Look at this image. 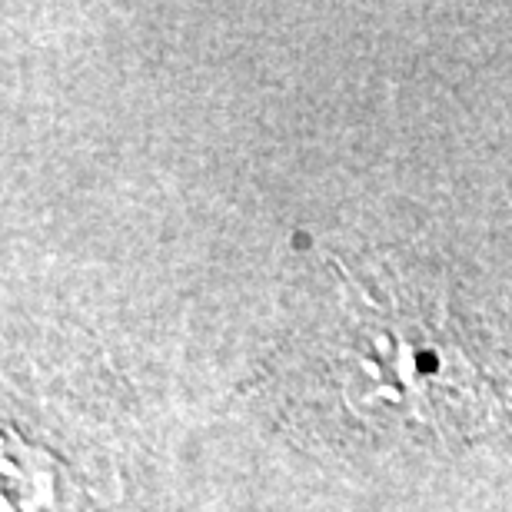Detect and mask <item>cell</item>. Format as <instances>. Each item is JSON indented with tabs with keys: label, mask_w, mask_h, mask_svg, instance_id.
<instances>
[{
	"label": "cell",
	"mask_w": 512,
	"mask_h": 512,
	"mask_svg": "<svg viewBox=\"0 0 512 512\" xmlns=\"http://www.w3.org/2000/svg\"><path fill=\"white\" fill-rule=\"evenodd\" d=\"M360 336L366 346L356 370L370 389L353 406L383 399L436 433H463L483 416L486 380L469 363L459 336L443 326V313L403 316L386 303H370Z\"/></svg>",
	"instance_id": "obj_1"
}]
</instances>
